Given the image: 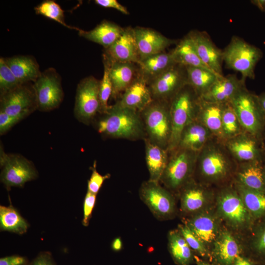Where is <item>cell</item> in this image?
<instances>
[{"instance_id":"6da1fadb","label":"cell","mask_w":265,"mask_h":265,"mask_svg":"<svg viewBox=\"0 0 265 265\" xmlns=\"http://www.w3.org/2000/svg\"><path fill=\"white\" fill-rule=\"evenodd\" d=\"M98 120V132L112 138L144 140L146 133L140 112L129 108L110 106Z\"/></svg>"},{"instance_id":"f35d334b","label":"cell","mask_w":265,"mask_h":265,"mask_svg":"<svg viewBox=\"0 0 265 265\" xmlns=\"http://www.w3.org/2000/svg\"><path fill=\"white\" fill-rule=\"evenodd\" d=\"M104 71L103 76L100 81L99 99L101 114L106 113L110 106L108 105L109 98L112 94V85L109 77L110 62L104 54Z\"/></svg>"},{"instance_id":"9c48e42d","label":"cell","mask_w":265,"mask_h":265,"mask_svg":"<svg viewBox=\"0 0 265 265\" xmlns=\"http://www.w3.org/2000/svg\"><path fill=\"white\" fill-rule=\"evenodd\" d=\"M37 109L48 111L59 106L64 93L60 76L53 68H49L41 72L33 82Z\"/></svg>"},{"instance_id":"c3c4849f","label":"cell","mask_w":265,"mask_h":265,"mask_svg":"<svg viewBox=\"0 0 265 265\" xmlns=\"http://www.w3.org/2000/svg\"><path fill=\"white\" fill-rule=\"evenodd\" d=\"M257 247L260 251H265V228L257 240Z\"/></svg>"},{"instance_id":"2e32d148","label":"cell","mask_w":265,"mask_h":265,"mask_svg":"<svg viewBox=\"0 0 265 265\" xmlns=\"http://www.w3.org/2000/svg\"><path fill=\"white\" fill-rule=\"evenodd\" d=\"M111 61L138 63L140 61L134 29L124 28L118 39L104 53Z\"/></svg>"},{"instance_id":"681fc988","label":"cell","mask_w":265,"mask_h":265,"mask_svg":"<svg viewBox=\"0 0 265 265\" xmlns=\"http://www.w3.org/2000/svg\"><path fill=\"white\" fill-rule=\"evenodd\" d=\"M251 3L257 7L261 11L265 12V0H252Z\"/></svg>"},{"instance_id":"d590c367","label":"cell","mask_w":265,"mask_h":265,"mask_svg":"<svg viewBox=\"0 0 265 265\" xmlns=\"http://www.w3.org/2000/svg\"><path fill=\"white\" fill-rule=\"evenodd\" d=\"M168 243L171 254L176 262L181 265H188L192 257L191 249L179 231L169 232Z\"/></svg>"},{"instance_id":"d4e9b609","label":"cell","mask_w":265,"mask_h":265,"mask_svg":"<svg viewBox=\"0 0 265 265\" xmlns=\"http://www.w3.org/2000/svg\"><path fill=\"white\" fill-rule=\"evenodd\" d=\"M144 141L145 160L150 174L149 180L159 182L168 162L169 153L167 150L147 139Z\"/></svg>"},{"instance_id":"5bb4252c","label":"cell","mask_w":265,"mask_h":265,"mask_svg":"<svg viewBox=\"0 0 265 265\" xmlns=\"http://www.w3.org/2000/svg\"><path fill=\"white\" fill-rule=\"evenodd\" d=\"M223 143L237 163L263 159L264 150L260 146L259 139L246 132Z\"/></svg>"},{"instance_id":"bcb514c9","label":"cell","mask_w":265,"mask_h":265,"mask_svg":"<svg viewBox=\"0 0 265 265\" xmlns=\"http://www.w3.org/2000/svg\"><path fill=\"white\" fill-rule=\"evenodd\" d=\"M25 259L19 256L5 257L0 259V265H23Z\"/></svg>"},{"instance_id":"b9f144b4","label":"cell","mask_w":265,"mask_h":265,"mask_svg":"<svg viewBox=\"0 0 265 265\" xmlns=\"http://www.w3.org/2000/svg\"><path fill=\"white\" fill-rule=\"evenodd\" d=\"M96 162H94L92 168V174L89 180L88 181V191L97 194L101 187L104 181L108 179L110 175L107 174L102 175L96 170Z\"/></svg>"},{"instance_id":"9a60e30c","label":"cell","mask_w":265,"mask_h":265,"mask_svg":"<svg viewBox=\"0 0 265 265\" xmlns=\"http://www.w3.org/2000/svg\"><path fill=\"white\" fill-rule=\"evenodd\" d=\"M187 35L202 62L211 70L220 76L222 71V51L212 42L205 31L192 30Z\"/></svg>"},{"instance_id":"f6af8a7d","label":"cell","mask_w":265,"mask_h":265,"mask_svg":"<svg viewBox=\"0 0 265 265\" xmlns=\"http://www.w3.org/2000/svg\"><path fill=\"white\" fill-rule=\"evenodd\" d=\"M95 3L102 7L115 9L124 14H129L127 8L116 0H95Z\"/></svg>"},{"instance_id":"1f68e13d","label":"cell","mask_w":265,"mask_h":265,"mask_svg":"<svg viewBox=\"0 0 265 265\" xmlns=\"http://www.w3.org/2000/svg\"><path fill=\"white\" fill-rule=\"evenodd\" d=\"M183 187L181 198L183 210L192 212L200 210L206 201V190L201 186L190 181Z\"/></svg>"},{"instance_id":"e0dca14e","label":"cell","mask_w":265,"mask_h":265,"mask_svg":"<svg viewBox=\"0 0 265 265\" xmlns=\"http://www.w3.org/2000/svg\"><path fill=\"white\" fill-rule=\"evenodd\" d=\"M147 83L143 77L134 79L114 105L140 113L154 100Z\"/></svg>"},{"instance_id":"83f0119b","label":"cell","mask_w":265,"mask_h":265,"mask_svg":"<svg viewBox=\"0 0 265 265\" xmlns=\"http://www.w3.org/2000/svg\"><path fill=\"white\" fill-rule=\"evenodd\" d=\"M185 67L187 84L192 87L199 98L210 89L218 78L223 76L203 68L192 66Z\"/></svg>"},{"instance_id":"7bdbcfd3","label":"cell","mask_w":265,"mask_h":265,"mask_svg":"<svg viewBox=\"0 0 265 265\" xmlns=\"http://www.w3.org/2000/svg\"><path fill=\"white\" fill-rule=\"evenodd\" d=\"M96 199V194L87 191L83 203V224L87 226L93 210Z\"/></svg>"},{"instance_id":"277c9868","label":"cell","mask_w":265,"mask_h":265,"mask_svg":"<svg viewBox=\"0 0 265 265\" xmlns=\"http://www.w3.org/2000/svg\"><path fill=\"white\" fill-rule=\"evenodd\" d=\"M146 138L167 150L172 134L170 102L153 100L141 112Z\"/></svg>"},{"instance_id":"d6986e66","label":"cell","mask_w":265,"mask_h":265,"mask_svg":"<svg viewBox=\"0 0 265 265\" xmlns=\"http://www.w3.org/2000/svg\"><path fill=\"white\" fill-rule=\"evenodd\" d=\"M245 86V81L238 79L236 75L218 78L210 89L200 98L209 102L229 103L236 94Z\"/></svg>"},{"instance_id":"4fadbf2b","label":"cell","mask_w":265,"mask_h":265,"mask_svg":"<svg viewBox=\"0 0 265 265\" xmlns=\"http://www.w3.org/2000/svg\"><path fill=\"white\" fill-rule=\"evenodd\" d=\"M141 199L153 214L159 218H164L174 211L175 202L172 195L162 187L159 182L148 180L140 188Z\"/></svg>"},{"instance_id":"816d5d0a","label":"cell","mask_w":265,"mask_h":265,"mask_svg":"<svg viewBox=\"0 0 265 265\" xmlns=\"http://www.w3.org/2000/svg\"><path fill=\"white\" fill-rule=\"evenodd\" d=\"M258 100L263 111L265 116V93H262L259 95H258Z\"/></svg>"},{"instance_id":"f546056e","label":"cell","mask_w":265,"mask_h":265,"mask_svg":"<svg viewBox=\"0 0 265 265\" xmlns=\"http://www.w3.org/2000/svg\"><path fill=\"white\" fill-rule=\"evenodd\" d=\"M171 53L175 63L177 64L185 67L203 68L212 71L201 60L188 35L179 42Z\"/></svg>"},{"instance_id":"44dd1931","label":"cell","mask_w":265,"mask_h":265,"mask_svg":"<svg viewBox=\"0 0 265 265\" xmlns=\"http://www.w3.org/2000/svg\"><path fill=\"white\" fill-rule=\"evenodd\" d=\"M218 203L220 212L231 222L239 225L246 220L248 211L237 190L222 191Z\"/></svg>"},{"instance_id":"7c38bea8","label":"cell","mask_w":265,"mask_h":265,"mask_svg":"<svg viewBox=\"0 0 265 265\" xmlns=\"http://www.w3.org/2000/svg\"><path fill=\"white\" fill-rule=\"evenodd\" d=\"M186 84V67L176 64L152 80L149 86L154 100L170 102Z\"/></svg>"},{"instance_id":"7a4b0ae2","label":"cell","mask_w":265,"mask_h":265,"mask_svg":"<svg viewBox=\"0 0 265 265\" xmlns=\"http://www.w3.org/2000/svg\"><path fill=\"white\" fill-rule=\"evenodd\" d=\"M237 165L223 141L213 137L199 152L195 167L207 181L217 182L227 177Z\"/></svg>"},{"instance_id":"52a82bcc","label":"cell","mask_w":265,"mask_h":265,"mask_svg":"<svg viewBox=\"0 0 265 265\" xmlns=\"http://www.w3.org/2000/svg\"><path fill=\"white\" fill-rule=\"evenodd\" d=\"M168 153V162L160 181L167 187L176 190L189 181L199 152L177 147Z\"/></svg>"},{"instance_id":"8fae6325","label":"cell","mask_w":265,"mask_h":265,"mask_svg":"<svg viewBox=\"0 0 265 265\" xmlns=\"http://www.w3.org/2000/svg\"><path fill=\"white\" fill-rule=\"evenodd\" d=\"M29 83L22 84L0 96V110L23 119L37 108L33 84Z\"/></svg>"},{"instance_id":"7dc6e473","label":"cell","mask_w":265,"mask_h":265,"mask_svg":"<svg viewBox=\"0 0 265 265\" xmlns=\"http://www.w3.org/2000/svg\"><path fill=\"white\" fill-rule=\"evenodd\" d=\"M32 265H54L49 256L42 255L39 256Z\"/></svg>"},{"instance_id":"74e56055","label":"cell","mask_w":265,"mask_h":265,"mask_svg":"<svg viewBox=\"0 0 265 265\" xmlns=\"http://www.w3.org/2000/svg\"><path fill=\"white\" fill-rule=\"evenodd\" d=\"M34 10L37 14H40L53 20L65 27L78 31L80 30L77 27L70 26L66 24L64 20V10L54 0H44L35 7Z\"/></svg>"},{"instance_id":"3957f363","label":"cell","mask_w":265,"mask_h":265,"mask_svg":"<svg viewBox=\"0 0 265 265\" xmlns=\"http://www.w3.org/2000/svg\"><path fill=\"white\" fill-rule=\"evenodd\" d=\"M200 98L187 84L170 101L172 134L167 149L168 152L177 147L185 128L197 119Z\"/></svg>"},{"instance_id":"cb8c5ba5","label":"cell","mask_w":265,"mask_h":265,"mask_svg":"<svg viewBox=\"0 0 265 265\" xmlns=\"http://www.w3.org/2000/svg\"><path fill=\"white\" fill-rule=\"evenodd\" d=\"M6 64L22 84L33 82L39 78L41 72L34 57L27 55H18L4 58Z\"/></svg>"},{"instance_id":"ab89813d","label":"cell","mask_w":265,"mask_h":265,"mask_svg":"<svg viewBox=\"0 0 265 265\" xmlns=\"http://www.w3.org/2000/svg\"><path fill=\"white\" fill-rule=\"evenodd\" d=\"M5 62L0 58V96L22 84Z\"/></svg>"},{"instance_id":"11a10c76","label":"cell","mask_w":265,"mask_h":265,"mask_svg":"<svg viewBox=\"0 0 265 265\" xmlns=\"http://www.w3.org/2000/svg\"><path fill=\"white\" fill-rule=\"evenodd\" d=\"M198 265H210L207 264H205V263H201L199 264Z\"/></svg>"},{"instance_id":"484cf974","label":"cell","mask_w":265,"mask_h":265,"mask_svg":"<svg viewBox=\"0 0 265 265\" xmlns=\"http://www.w3.org/2000/svg\"><path fill=\"white\" fill-rule=\"evenodd\" d=\"M123 29L112 22L104 20L91 30L80 29L78 32L80 36L107 49L118 39Z\"/></svg>"},{"instance_id":"f907efd6","label":"cell","mask_w":265,"mask_h":265,"mask_svg":"<svg viewBox=\"0 0 265 265\" xmlns=\"http://www.w3.org/2000/svg\"><path fill=\"white\" fill-rule=\"evenodd\" d=\"M112 249L115 251H119L122 248V241L120 238H115L112 244Z\"/></svg>"},{"instance_id":"f5cc1de1","label":"cell","mask_w":265,"mask_h":265,"mask_svg":"<svg viewBox=\"0 0 265 265\" xmlns=\"http://www.w3.org/2000/svg\"><path fill=\"white\" fill-rule=\"evenodd\" d=\"M234 265H251V264L244 258L238 257L236 260Z\"/></svg>"},{"instance_id":"4dcf8cb0","label":"cell","mask_w":265,"mask_h":265,"mask_svg":"<svg viewBox=\"0 0 265 265\" xmlns=\"http://www.w3.org/2000/svg\"><path fill=\"white\" fill-rule=\"evenodd\" d=\"M186 225L198 238L204 243H211L216 237L215 220L208 214H199L191 219Z\"/></svg>"},{"instance_id":"e575fe53","label":"cell","mask_w":265,"mask_h":265,"mask_svg":"<svg viewBox=\"0 0 265 265\" xmlns=\"http://www.w3.org/2000/svg\"><path fill=\"white\" fill-rule=\"evenodd\" d=\"M236 190L248 211L256 216L265 214V193L247 188L236 183Z\"/></svg>"},{"instance_id":"d6a6232c","label":"cell","mask_w":265,"mask_h":265,"mask_svg":"<svg viewBox=\"0 0 265 265\" xmlns=\"http://www.w3.org/2000/svg\"><path fill=\"white\" fill-rule=\"evenodd\" d=\"M215 251L219 262L223 265H230L238 257V244L228 232L222 233L217 238Z\"/></svg>"},{"instance_id":"f1b7e54d","label":"cell","mask_w":265,"mask_h":265,"mask_svg":"<svg viewBox=\"0 0 265 265\" xmlns=\"http://www.w3.org/2000/svg\"><path fill=\"white\" fill-rule=\"evenodd\" d=\"M140 66L143 77L147 80H153L159 75L177 64L175 63L172 53H159L140 60Z\"/></svg>"},{"instance_id":"8992f818","label":"cell","mask_w":265,"mask_h":265,"mask_svg":"<svg viewBox=\"0 0 265 265\" xmlns=\"http://www.w3.org/2000/svg\"><path fill=\"white\" fill-rule=\"evenodd\" d=\"M230 103L244 131L260 139L265 127V116L258 95L244 86Z\"/></svg>"},{"instance_id":"ac0fdd59","label":"cell","mask_w":265,"mask_h":265,"mask_svg":"<svg viewBox=\"0 0 265 265\" xmlns=\"http://www.w3.org/2000/svg\"><path fill=\"white\" fill-rule=\"evenodd\" d=\"M134 31L140 60L161 53L175 42L151 29L137 27Z\"/></svg>"},{"instance_id":"4316f807","label":"cell","mask_w":265,"mask_h":265,"mask_svg":"<svg viewBox=\"0 0 265 265\" xmlns=\"http://www.w3.org/2000/svg\"><path fill=\"white\" fill-rule=\"evenodd\" d=\"M109 61V77L113 89L112 95L115 96L124 92L132 83L135 69L133 63Z\"/></svg>"},{"instance_id":"836d02e7","label":"cell","mask_w":265,"mask_h":265,"mask_svg":"<svg viewBox=\"0 0 265 265\" xmlns=\"http://www.w3.org/2000/svg\"><path fill=\"white\" fill-rule=\"evenodd\" d=\"M28 225L11 206H0V228L1 231L19 234L26 233Z\"/></svg>"},{"instance_id":"7402d4cb","label":"cell","mask_w":265,"mask_h":265,"mask_svg":"<svg viewBox=\"0 0 265 265\" xmlns=\"http://www.w3.org/2000/svg\"><path fill=\"white\" fill-rule=\"evenodd\" d=\"M213 137L211 132L196 119L185 128L177 147L199 152Z\"/></svg>"},{"instance_id":"db71d44e","label":"cell","mask_w":265,"mask_h":265,"mask_svg":"<svg viewBox=\"0 0 265 265\" xmlns=\"http://www.w3.org/2000/svg\"><path fill=\"white\" fill-rule=\"evenodd\" d=\"M263 159L264 160V166L265 168V149L264 150Z\"/></svg>"},{"instance_id":"603a6c76","label":"cell","mask_w":265,"mask_h":265,"mask_svg":"<svg viewBox=\"0 0 265 265\" xmlns=\"http://www.w3.org/2000/svg\"><path fill=\"white\" fill-rule=\"evenodd\" d=\"M224 104L205 101L200 98L197 119L201 122L219 140L224 141L222 117Z\"/></svg>"},{"instance_id":"5b68a950","label":"cell","mask_w":265,"mask_h":265,"mask_svg":"<svg viewBox=\"0 0 265 265\" xmlns=\"http://www.w3.org/2000/svg\"><path fill=\"white\" fill-rule=\"evenodd\" d=\"M263 57V52L258 47L243 39L234 36L222 51V59L227 68L239 72L241 79H254L255 68Z\"/></svg>"},{"instance_id":"8d00e7d4","label":"cell","mask_w":265,"mask_h":265,"mask_svg":"<svg viewBox=\"0 0 265 265\" xmlns=\"http://www.w3.org/2000/svg\"><path fill=\"white\" fill-rule=\"evenodd\" d=\"M222 128L224 141L245 132L230 102L224 104Z\"/></svg>"},{"instance_id":"ffe728a7","label":"cell","mask_w":265,"mask_h":265,"mask_svg":"<svg viewBox=\"0 0 265 265\" xmlns=\"http://www.w3.org/2000/svg\"><path fill=\"white\" fill-rule=\"evenodd\" d=\"M263 159L238 163L236 183L265 193V168Z\"/></svg>"},{"instance_id":"60d3db41","label":"cell","mask_w":265,"mask_h":265,"mask_svg":"<svg viewBox=\"0 0 265 265\" xmlns=\"http://www.w3.org/2000/svg\"><path fill=\"white\" fill-rule=\"evenodd\" d=\"M179 232L184 237L190 248L204 255L206 249L204 243L194 235L186 225H179Z\"/></svg>"},{"instance_id":"ee69618b","label":"cell","mask_w":265,"mask_h":265,"mask_svg":"<svg viewBox=\"0 0 265 265\" xmlns=\"http://www.w3.org/2000/svg\"><path fill=\"white\" fill-rule=\"evenodd\" d=\"M20 118L10 116L0 110V134L6 133L12 127L22 120Z\"/></svg>"},{"instance_id":"ba28073f","label":"cell","mask_w":265,"mask_h":265,"mask_svg":"<svg viewBox=\"0 0 265 265\" xmlns=\"http://www.w3.org/2000/svg\"><path fill=\"white\" fill-rule=\"evenodd\" d=\"M100 81L93 76L81 80L76 89L74 114L80 122L89 125L101 111Z\"/></svg>"},{"instance_id":"30bf717a","label":"cell","mask_w":265,"mask_h":265,"mask_svg":"<svg viewBox=\"0 0 265 265\" xmlns=\"http://www.w3.org/2000/svg\"><path fill=\"white\" fill-rule=\"evenodd\" d=\"M0 163L2 167L1 181L8 188L22 186L37 177L32 163L22 156L7 154L0 151Z\"/></svg>"}]
</instances>
